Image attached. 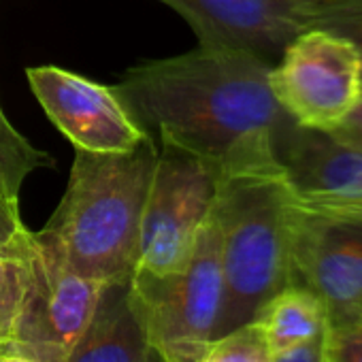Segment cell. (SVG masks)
<instances>
[{"instance_id": "25", "label": "cell", "mask_w": 362, "mask_h": 362, "mask_svg": "<svg viewBox=\"0 0 362 362\" xmlns=\"http://www.w3.org/2000/svg\"><path fill=\"white\" fill-rule=\"evenodd\" d=\"M0 354H5V347L3 345H0Z\"/></svg>"}, {"instance_id": "23", "label": "cell", "mask_w": 362, "mask_h": 362, "mask_svg": "<svg viewBox=\"0 0 362 362\" xmlns=\"http://www.w3.org/2000/svg\"><path fill=\"white\" fill-rule=\"evenodd\" d=\"M349 315H360L362 317V294L358 296V300H356V305H354V309H351Z\"/></svg>"}, {"instance_id": "1", "label": "cell", "mask_w": 362, "mask_h": 362, "mask_svg": "<svg viewBox=\"0 0 362 362\" xmlns=\"http://www.w3.org/2000/svg\"><path fill=\"white\" fill-rule=\"evenodd\" d=\"M271 69L250 54L199 45L130 66L113 90L162 147L220 168L277 158V136L292 119L273 96Z\"/></svg>"}, {"instance_id": "5", "label": "cell", "mask_w": 362, "mask_h": 362, "mask_svg": "<svg viewBox=\"0 0 362 362\" xmlns=\"http://www.w3.org/2000/svg\"><path fill=\"white\" fill-rule=\"evenodd\" d=\"M218 166L170 147L158 151L141 218L134 271L166 275L184 269L211 214Z\"/></svg>"}, {"instance_id": "15", "label": "cell", "mask_w": 362, "mask_h": 362, "mask_svg": "<svg viewBox=\"0 0 362 362\" xmlns=\"http://www.w3.org/2000/svg\"><path fill=\"white\" fill-rule=\"evenodd\" d=\"M28 279H30L28 260L0 256V345L5 347V351L13 337L24 305Z\"/></svg>"}, {"instance_id": "18", "label": "cell", "mask_w": 362, "mask_h": 362, "mask_svg": "<svg viewBox=\"0 0 362 362\" xmlns=\"http://www.w3.org/2000/svg\"><path fill=\"white\" fill-rule=\"evenodd\" d=\"M35 250V233L24 224L20 201L0 194V256L28 260Z\"/></svg>"}, {"instance_id": "3", "label": "cell", "mask_w": 362, "mask_h": 362, "mask_svg": "<svg viewBox=\"0 0 362 362\" xmlns=\"http://www.w3.org/2000/svg\"><path fill=\"white\" fill-rule=\"evenodd\" d=\"M294 197L279 160L218 168L211 216L220 233L224 298L216 339L252 322L290 286V214Z\"/></svg>"}, {"instance_id": "20", "label": "cell", "mask_w": 362, "mask_h": 362, "mask_svg": "<svg viewBox=\"0 0 362 362\" xmlns=\"http://www.w3.org/2000/svg\"><path fill=\"white\" fill-rule=\"evenodd\" d=\"M273 362H326L324 334L305 343V345L292 347V349L281 351V354H273Z\"/></svg>"}, {"instance_id": "7", "label": "cell", "mask_w": 362, "mask_h": 362, "mask_svg": "<svg viewBox=\"0 0 362 362\" xmlns=\"http://www.w3.org/2000/svg\"><path fill=\"white\" fill-rule=\"evenodd\" d=\"M269 83L296 126L330 132L362 98L360 54L345 37L311 28L286 47Z\"/></svg>"}, {"instance_id": "16", "label": "cell", "mask_w": 362, "mask_h": 362, "mask_svg": "<svg viewBox=\"0 0 362 362\" xmlns=\"http://www.w3.org/2000/svg\"><path fill=\"white\" fill-rule=\"evenodd\" d=\"M207 351L214 354L218 362H273V351L256 322H247L214 339Z\"/></svg>"}, {"instance_id": "22", "label": "cell", "mask_w": 362, "mask_h": 362, "mask_svg": "<svg viewBox=\"0 0 362 362\" xmlns=\"http://www.w3.org/2000/svg\"><path fill=\"white\" fill-rule=\"evenodd\" d=\"M0 362H33V360L18 356V354H0Z\"/></svg>"}, {"instance_id": "13", "label": "cell", "mask_w": 362, "mask_h": 362, "mask_svg": "<svg viewBox=\"0 0 362 362\" xmlns=\"http://www.w3.org/2000/svg\"><path fill=\"white\" fill-rule=\"evenodd\" d=\"M252 322L262 330L269 349L281 354L322 337L328 326V307L313 290L290 284L271 296Z\"/></svg>"}, {"instance_id": "24", "label": "cell", "mask_w": 362, "mask_h": 362, "mask_svg": "<svg viewBox=\"0 0 362 362\" xmlns=\"http://www.w3.org/2000/svg\"><path fill=\"white\" fill-rule=\"evenodd\" d=\"M199 362H218V360H216V356H214V354L205 351V356H203V358H201Z\"/></svg>"}, {"instance_id": "12", "label": "cell", "mask_w": 362, "mask_h": 362, "mask_svg": "<svg viewBox=\"0 0 362 362\" xmlns=\"http://www.w3.org/2000/svg\"><path fill=\"white\" fill-rule=\"evenodd\" d=\"M69 362H162L128 300V284L105 288L92 324Z\"/></svg>"}, {"instance_id": "19", "label": "cell", "mask_w": 362, "mask_h": 362, "mask_svg": "<svg viewBox=\"0 0 362 362\" xmlns=\"http://www.w3.org/2000/svg\"><path fill=\"white\" fill-rule=\"evenodd\" d=\"M315 28H324L351 41L362 62V0H322Z\"/></svg>"}, {"instance_id": "4", "label": "cell", "mask_w": 362, "mask_h": 362, "mask_svg": "<svg viewBox=\"0 0 362 362\" xmlns=\"http://www.w3.org/2000/svg\"><path fill=\"white\" fill-rule=\"evenodd\" d=\"M224 298L220 233L214 216L199 230L184 269L166 275L134 271L128 300L162 362H199L216 339Z\"/></svg>"}, {"instance_id": "8", "label": "cell", "mask_w": 362, "mask_h": 362, "mask_svg": "<svg viewBox=\"0 0 362 362\" xmlns=\"http://www.w3.org/2000/svg\"><path fill=\"white\" fill-rule=\"evenodd\" d=\"M290 284L313 290L328 320L351 313L362 294V209H313L294 201Z\"/></svg>"}, {"instance_id": "6", "label": "cell", "mask_w": 362, "mask_h": 362, "mask_svg": "<svg viewBox=\"0 0 362 362\" xmlns=\"http://www.w3.org/2000/svg\"><path fill=\"white\" fill-rule=\"evenodd\" d=\"M28 264V290L5 354L33 362H69L107 286L75 273L41 233H35Z\"/></svg>"}, {"instance_id": "21", "label": "cell", "mask_w": 362, "mask_h": 362, "mask_svg": "<svg viewBox=\"0 0 362 362\" xmlns=\"http://www.w3.org/2000/svg\"><path fill=\"white\" fill-rule=\"evenodd\" d=\"M334 136L343 139V141H349V143H356V145H362V98L356 103V107L347 113V117L334 128L330 130Z\"/></svg>"}, {"instance_id": "10", "label": "cell", "mask_w": 362, "mask_h": 362, "mask_svg": "<svg viewBox=\"0 0 362 362\" xmlns=\"http://www.w3.org/2000/svg\"><path fill=\"white\" fill-rule=\"evenodd\" d=\"M26 77L52 124L75 149L126 153L149 136L130 117L113 88L52 64L30 66Z\"/></svg>"}, {"instance_id": "14", "label": "cell", "mask_w": 362, "mask_h": 362, "mask_svg": "<svg viewBox=\"0 0 362 362\" xmlns=\"http://www.w3.org/2000/svg\"><path fill=\"white\" fill-rule=\"evenodd\" d=\"M47 166H54V158L16 130L0 107V194L20 201L28 175Z\"/></svg>"}, {"instance_id": "2", "label": "cell", "mask_w": 362, "mask_h": 362, "mask_svg": "<svg viewBox=\"0 0 362 362\" xmlns=\"http://www.w3.org/2000/svg\"><path fill=\"white\" fill-rule=\"evenodd\" d=\"M156 158L151 136L126 153L75 149L66 192L39 230L75 273L105 286L130 281Z\"/></svg>"}, {"instance_id": "11", "label": "cell", "mask_w": 362, "mask_h": 362, "mask_svg": "<svg viewBox=\"0 0 362 362\" xmlns=\"http://www.w3.org/2000/svg\"><path fill=\"white\" fill-rule=\"evenodd\" d=\"M275 149L298 205L362 209V145L288 122Z\"/></svg>"}, {"instance_id": "9", "label": "cell", "mask_w": 362, "mask_h": 362, "mask_svg": "<svg viewBox=\"0 0 362 362\" xmlns=\"http://www.w3.org/2000/svg\"><path fill=\"white\" fill-rule=\"evenodd\" d=\"M186 20L201 47L250 54L271 66L317 26L322 0H158Z\"/></svg>"}, {"instance_id": "17", "label": "cell", "mask_w": 362, "mask_h": 362, "mask_svg": "<svg viewBox=\"0 0 362 362\" xmlns=\"http://www.w3.org/2000/svg\"><path fill=\"white\" fill-rule=\"evenodd\" d=\"M326 362H362V317L345 315L328 320L324 330Z\"/></svg>"}]
</instances>
